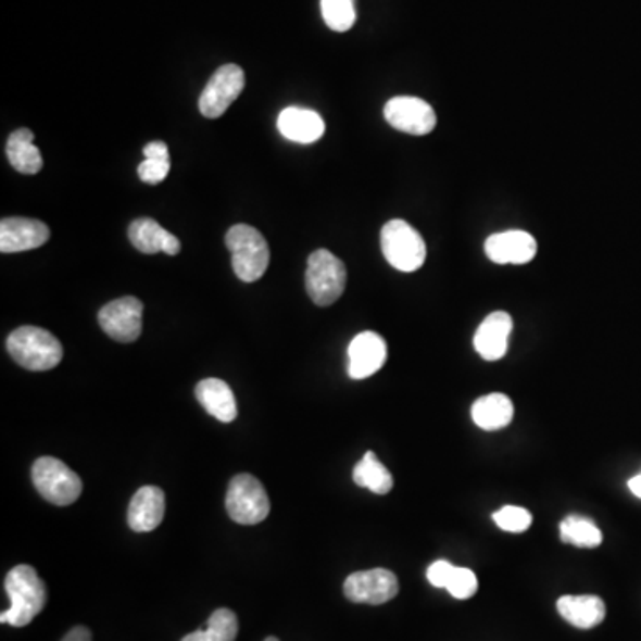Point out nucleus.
Masks as SVG:
<instances>
[{"label":"nucleus","instance_id":"f257e3e1","mask_svg":"<svg viewBox=\"0 0 641 641\" xmlns=\"http://www.w3.org/2000/svg\"><path fill=\"white\" fill-rule=\"evenodd\" d=\"M5 593L11 599L10 609L0 615L2 624L13 627L29 626L47 604V587L35 568L18 565L11 568L4 581Z\"/></svg>","mask_w":641,"mask_h":641},{"label":"nucleus","instance_id":"f03ea898","mask_svg":"<svg viewBox=\"0 0 641 641\" xmlns=\"http://www.w3.org/2000/svg\"><path fill=\"white\" fill-rule=\"evenodd\" d=\"M5 348L11 359L27 370H50L63 361V345L58 337L40 326H21L11 331Z\"/></svg>","mask_w":641,"mask_h":641},{"label":"nucleus","instance_id":"7ed1b4c3","mask_svg":"<svg viewBox=\"0 0 641 641\" xmlns=\"http://www.w3.org/2000/svg\"><path fill=\"white\" fill-rule=\"evenodd\" d=\"M227 248L232 253V267L237 278L247 284L264 277L269 266V247L256 228L250 225H234L225 236Z\"/></svg>","mask_w":641,"mask_h":641},{"label":"nucleus","instance_id":"20e7f679","mask_svg":"<svg viewBox=\"0 0 641 641\" xmlns=\"http://www.w3.org/2000/svg\"><path fill=\"white\" fill-rule=\"evenodd\" d=\"M381 252L390 266L401 273H414L425 266V239L403 219H392L381 228Z\"/></svg>","mask_w":641,"mask_h":641},{"label":"nucleus","instance_id":"39448f33","mask_svg":"<svg viewBox=\"0 0 641 641\" xmlns=\"http://www.w3.org/2000/svg\"><path fill=\"white\" fill-rule=\"evenodd\" d=\"M344 262L328 250H316L306 262L305 287L311 300L319 306L334 305L345 289Z\"/></svg>","mask_w":641,"mask_h":641},{"label":"nucleus","instance_id":"423d86ee","mask_svg":"<svg viewBox=\"0 0 641 641\" xmlns=\"http://www.w3.org/2000/svg\"><path fill=\"white\" fill-rule=\"evenodd\" d=\"M33 483L41 498L55 506L74 504L83 493V479L68 465L52 456H41L33 465Z\"/></svg>","mask_w":641,"mask_h":641},{"label":"nucleus","instance_id":"0eeeda50","mask_svg":"<svg viewBox=\"0 0 641 641\" xmlns=\"http://www.w3.org/2000/svg\"><path fill=\"white\" fill-rule=\"evenodd\" d=\"M225 506L234 523L242 526L264 523L272 510L264 485L252 474H237L232 478L228 485Z\"/></svg>","mask_w":641,"mask_h":641},{"label":"nucleus","instance_id":"6e6552de","mask_svg":"<svg viewBox=\"0 0 641 641\" xmlns=\"http://www.w3.org/2000/svg\"><path fill=\"white\" fill-rule=\"evenodd\" d=\"M244 89V72L237 64H225L214 72L203 88L198 108L205 118H219Z\"/></svg>","mask_w":641,"mask_h":641},{"label":"nucleus","instance_id":"1a4fd4ad","mask_svg":"<svg viewBox=\"0 0 641 641\" xmlns=\"http://www.w3.org/2000/svg\"><path fill=\"white\" fill-rule=\"evenodd\" d=\"M99 325L113 341H138L143 331V303L134 297L111 301L100 309Z\"/></svg>","mask_w":641,"mask_h":641},{"label":"nucleus","instance_id":"9d476101","mask_svg":"<svg viewBox=\"0 0 641 641\" xmlns=\"http://www.w3.org/2000/svg\"><path fill=\"white\" fill-rule=\"evenodd\" d=\"M400 592V582L394 573L387 568H373L351 574L344 581V595L355 604L380 606Z\"/></svg>","mask_w":641,"mask_h":641},{"label":"nucleus","instance_id":"9b49d317","mask_svg":"<svg viewBox=\"0 0 641 641\" xmlns=\"http://www.w3.org/2000/svg\"><path fill=\"white\" fill-rule=\"evenodd\" d=\"M384 116L390 127L412 136H426L437 127V113L426 100L394 97L385 104Z\"/></svg>","mask_w":641,"mask_h":641},{"label":"nucleus","instance_id":"f8f14e48","mask_svg":"<svg viewBox=\"0 0 641 641\" xmlns=\"http://www.w3.org/2000/svg\"><path fill=\"white\" fill-rule=\"evenodd\" d=\"M387 361V344L376 331H362L348 348V375L353 380H365L376 375Z\"/></svg>","mask_w":641,"mask_h":641},{"label":"nucleus","instance_id":"ddd939ff","mask_svg":"<svg viewBox=\"0 0 641 641\" xmlns=\"http://www.w3.org/2000/svg\"><path fill=\"white\" fill-rule=\"evenodd\" d=\"M50 228L40 219L4 217L0 222V252H29L49 241Z\"/></svg>","mask_w":641,"mask_h":641},{"label":"nucleus","instance_id":"4468645a","mask_svg":"<svg viewBox=\"0 0 641 641\" xmlns=\"http://www.w3.org/2000/svg\"><path fill=\"white\" fill-rule=\"evenodd\" d=\"M537 239L524 230L493 234L485 241V253L495 264H528L537 256Z\"/></svg>","mask_w":641,"mask_h":641},{"label":"nucleus","instance_id":"2eb2a0df","mask_svg":"<svg viewBox=\"0 0 641 641\" xmlns=\"http://www.w3.org/2000/svg\"><path fill=\"white\" fill-rule=\"evenodd\" d=\"M513 319L508 312H492L485 317L474 336V350L485 361H501L508 351L510 336H512Z\"/></svg>","mask_w":641,"mask_h":641},{"label":"nucleus","instance_id":"dca6fc26","mask_svg":"<svg viewBox=\"0 0 641 641\" xmlns=\"http://www.w3.org/2000/svg\"><path fill=\"white\" fill-rule=\"evenodd\" d=\"M166 512V498L159 487H143L134 493L133 501L128 504V528L136 533H149L158 529L164 520Z\"/></svg>","mask_w":641,"mask_h":641},{"label":"nucleus","instance_id":"f3484780","mask_svg":"<svg viewBox=\"0 0 641 641\" xmlns=\"http://www.w3.org/2000/svg\"><path fill=\"white\" fill-rule=\"evenodd\" d=\"M128 241L138 252L153 255V253H166V255H178L180 241L178 237L169 234L166 228L161 227L152 217H139L130 223L128 227Z\"/></svg>","mask_w":641,"mask_h":641},{"label":"nucleus","instance_id":"a211bd4d","mask_svg":"<svg viewBox=\"0 0 641 641\" xmlns=\"http://www.w3.org/2000/svg\"><path fill=\"white\" fill-rule=\"evenodd\" d=\"M278 130L294 143L311 144L325 134V120L312 109L286 108L278 114Z\"/></svg>","mask_w":641,"mask_h":641},{"label":"nucleus","instance_id":"6ab92c4d","mask_svg":"<svg viewBox=\"0 0 641 641\" xmlns=\"http://www.w3.org/2000/svg\"><path fill=\"white\" fill-rule=\"evenodd\" d=\"M556 607L563 620L577 629H593L606 618V604L598 595H563Z\"/></svg>","mask_w":641,"mask_h":641},{"label":"nucleus","instance_id":"aec40b11","mask_svg":"<svg viewBox=\"0 0 641 641\" xmlns=\"http://www.w3.org/2000/svg\"><path fill=\"white\" fill-rule=\"evenodd\" d=\"M197 400L209 415L222 423H232L237 417L236 395L227 381L208 378L197 385Z\"/></svg>","mask_w":641,"mask_h":641},{"label":"nucleus","instance_id":"412c9836","mask_svg":"<svg viewBox=\"0 0 641 641\" xmlns=\"http://www.w3.org/2000/svg\"><path fill=\"white\" fill-rule=\"evenodd\" d=\"M470 415H473L474 425L485 431H495V429L506 428L512 423L513 403L508 395L492 392L474 401Z\"/></svg>","mask_w":641,"mask_h":641},{"label":"nucleus","instance_id":"4be33fe9","mask_svg":"<svg viewBox=\"0 0 641 641\" xmlns=\"http://www.w3.org/2000/svg\"><path fill=\"white\" fill-rule=\"evenodd\" d=\"M35 134L29 128H18L11 134L5 144V153L11 166L24 175H36L43 168L41 152L35 143Z\"/></svg>","mask_w":641,"mask_h":641},{"label":"nucleus","instance_id":"5701e85b","mask_svg":"<svg viewBox=\"0 0 641 641\" xmlns=\"http://www.w3.org/2000/svg\"><path fill=\"white\" fill-rule=\"evenodd\" d=\"M353 481L359 487H362V489L370 490V492L378 493V495L389 493L392 487H394L392 474L381 464L373 451H367L362 456L361 462L355 465V469H353Z\"/></svg>","mask_w":641,"mask_h":641},{"label":"nucleus","instance_id":"b1692460","mask_svg":"<svg viewBox=\"0 0 641 641\" xmlns=\"http://www.w3.org/2000/svg\"><path fill=\"white\" fill-rule=\"evenodd\" d=\"M560 537L563 543L581 549H595L602 543L601 529L582 515H568L563 518L560 524Z\"/></svg>","mask_w":641,"mask_h":641},{"label":"nucleus","instance_id":"393cba45","mask_svg":"<svg viewBox=\"0 0 641 641\" xmlns=\"http://www.w3.org/2000/svg\"><path fill=\"white\" fill-rule=\"evenodd\" d=\"M237 632H239V621H237L236 613L222 607L211 615L205 629L191 632L188 637H184L183 641H236Z\"/></svg>","mask_w":641,"mask_h":641},{"label":"nucleus","instance_id":"a878e982","mask_svg":"<svg viewBox=\"0 0 641 641\" xmlns=\"http://www.w3.org/2000/svg\"><path fill=\"white\" fill-rule=\"evenodd\" d=\"M320 13L331 30L345 33L355 25V0H320Z\"/></svg>","mask_w":641,"mask_h":641},{"label":"nucleus","instance_id":"bb28decb","mask_svg":"<svg viewBox=\"0 0 641 641\" xmlns=\"http://www.w3.org/2000/svg\"><path fill=\"white\" fill-rule=\"evenodd\" d=\"M493 523L508 533H524L533 523V517L528 510L520 508V506H504L493 513Z\"/></svg>","mask_w":641,"mask_h":641},{"label":"nucleus","instance_id":"cd10ccee","mask_svg":"<svg viewBox=\"0 0 641 641\" xmlns=\"http://www.w3.org/2000/svg\"><path fill=\"white\" fill-rule=\"evenodd\" d=\"M445 590L454 599L465 601V599H470L474 593L478 592V577H476V574L470 568L454 567Z\"/></svg>","mask_w":641,"mask_h":641},{"label":"nucleus","instance_id":"c85d7f7f","mask_svg":"<svg viewBox=\"0 0 641 641\" xmlns=\"http://www.w3.org/2000/svg\"><path fill=\"white\" fill-rule=\"evenodd\" d=\"M169 168L172 164L164 159H144L143 163L139 164L138 175L144 184L155 186L168 177Z\"/></svg>","mask_w":641,"mask_h":641},{"label":"nucleus","instance_id":"c756f323","mask_svg":"<svg viewBox=\"0 0 641 641\" xmlns=\"http://www.w3.org/2000/svg\"><path fill=\"white\" fill-rule=\"evenodd\" d=\"M453 570V563L445 562V560H439V562L429 565L428 570H426V577H428V581L431 582L435 588H445L448 587Z\"/></svg>","mask_w":641,"mask_h":641},{"label":"nucleus","instance_id":"7c9ffc66","mask_svg":"<svg viewBox=\"0 0 641 641\" xmlns=\"http://www.w3.org/2000/svg\"><path fill=\"white\" fill-rule=\"evenodd\" d=\"M143 153L144 159H164V161H169L168 144L163 143V141H152V143L147 144Z\"/></svg>","mask_w":641,"mask_h":641},{"label":"nucleus","instance_id":"2f4dec72","mask_svg":"<svg viewBox=\"0 0 641 641\" xmlns=\"http://www.w3.org/2000/svg\"><path fill=\"white\" fill-rule=\"evenodd\" d=\"M61 641H91V632H89L88 627L77 626Z\"/></svg>","mask_w":641,"mask_h":641},{"label":"nucleus","instance_id":"473e14b6","mask_svg":"<svg viewBox=\"0 0 641 641\" xmlns=\"http://www.w3.org/2000/svg\"><path fill=\"white\" fill-rule=\"evenodd\" d=\"M629 490H631L637 498L641 499V474H638V476H634V478L629 481Z\"/></svg>","mask_w":641,"mask_h":641},{"label":"nucleus","instance_id":"72a5a7b5","mask_svg":"<svg viewBox=\"0 0 641 641\" xmlns=\"http://www.w3.org/2000/svg\"><path fill=\"white\" fill-rule=\"evenodd\" d=\"M264 641H280V640H278V638H275V637H269V638H266V640H264Z\"/></svg>","mask_w":641,"mask_h":641}]
</instances>
